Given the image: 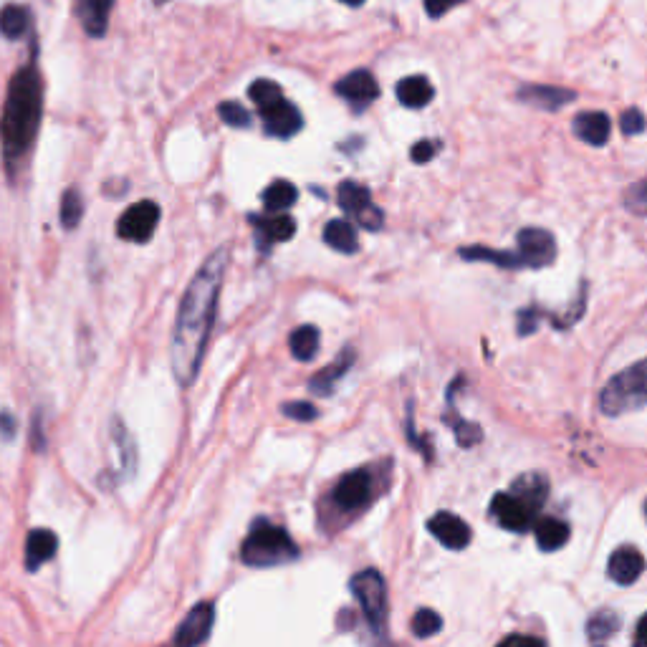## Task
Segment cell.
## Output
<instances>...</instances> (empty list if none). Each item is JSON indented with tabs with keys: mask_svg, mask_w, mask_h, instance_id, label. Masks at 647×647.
<instances>
[{
	"mask_svg": "<svg viewBox=\"0 0 647 647\" xmlns=\"http://www.w3.org/2000/svg\"><path fill=\"white\" fill-rule=\"evenodd\" d=\"M114 443L119 448V458H122V478H129L134 473V466H137V448H134V438L129 435V430L124 428V423L114 420Z\"/></svg>",
	"mask_w": 647,
	"mask_h": 647,
	"instance_id": "cell-30",
	"label": "cell"
},
{
	"mask_svg": "<svg viewBox=\"0 0 647 647\" xmlns=\"http://www.w3.org/2000/svg\"><path fill=\"white\" fill-rule=\"evenodd\" d=\"M339 208L347 215H352L364 230H380L385 225V215L382 210L372 203V193L369 188L359 185L354 180H344L337 190Z\"/></svg>",
	"mask_w": 647,
	"mask_h": 647,
	"instance_id": "cell-6",
	"label": "cell"
},
{
	"mask_svg": "<svg viewBox=\"0 0 647 647\" xmlns=\"http://www.w3.org/2000/svg\"><path fill=\"white\" fill-rule=\"evenodd\" d=\"M438 150H440V142H435V140H420L418 145L412 147L410 157H412V162H418V165H425V162H430L435 155H438Z\"/></svg>",
	"mask_w": 647,
	"mask_h": 647,
	"instance_id": "cell-39",
	"label": "cell"
},
{
	"mask_svg": "<svg viewBox=\"0 0 647 647\" xmlns=\"http://www.w3.org/2000/svg\"><path fill=\"white\" fill-rule=\"evenodd\" d=\"M218 114L228 127H236V129L251 127V112L243 109V104L238 102H223L218 107Z\"/></svg>",
	"mask_w": 647,
	"mask_h": 647,
	"instance_id": "cell-34",
	"label": "cell"
},
{
	"mask_svg": "<svg viewBox=\"0 0 647 647\" xmlns=\"http://www.w3.org/2000/svg\"><path fill=\"white\" fill-rule=\"evenodd\" d=\"M81 215H84V198L76 188L66 190L61 198V225L66 230H74L81 223Z\"/></svg>",
	"mask_w": 647,
	"mask_h": 647,
	"instance_id": "cell-31",
	"label": "cell"
},
{
	"mask_svg": "<svg viewBox=\"0 0 647 647\" xmlns=\"http://www.w3.org/2000/svg\"><path fill=\"white\" fill-rule=\"evenodd\" d=\"M435 89L425 76H407L397 84V99L407 109H423L433 102Z\"/></svg>",
	"mask_w": 647,
	"mask_h": 647,
	"instance_id": "cell-22",
	"label": "cell"
},
{
	"mask_svg": "<svg viewBox=\"0 0 647 647\" xmlns=\"http://www.w3.org/2000/svg\"><path fill=\"white\" fill-rule=\"evenodd\" d=\"M248 220L256 228L258 238L266 243H284L296 236V220L291 215H273V218H261V215H248Z\"/></svg>",
	"mask_w": 647,
	"mask_h": 647,
	"instance_id": "cell-21",
	"label": "cell"
},
{
	"mask_svg": "<svg viewBox=\"0 0 647 647\" xmlns=\"http://www.w3.org/2000/svg\"><path fill=\"white\" fill-rule=\"evenodd\" d=\"M114 0H76V18L91 38H102L109 28Z\"/></svg>",
	"mask_w": 647,
	"mask_h": 647,
	"instance_id": "cell-18",
	"label": "cell"
},
{
	"mask_svg": "<svg viewBox=\"0 0 647 647\" xmlns=\"http://www.w3.org/2000/svg\"><path fill=\"white\" fill-rule=\"evenodd\" d=\"M258 112H261L266 132L271 134V137H279V140H289V137L299 134L301 127H304L301 112L286 97L273 99L271 104L261 107Z\"/></svg>",
	"mask_w": 647,
	"mask_h": 647,
	"instance_id": "cell-10",
	"label": "cell"
},
{
	"mask_svg": "<svg viewBox=\"0 0 647 647\" xmlns=\"http://www.w3.org/2000/svg\"><path fill=\"white\" fill-rule=\"evenodd\" d=\"M43 117V79L36 59L13 74L8 81L6 104L0 117V145L8 177H18L23 160L33 150Z\"/></svg>",
	"mask_w": 647,
	"mask_h": 647,
	"instance_id": "cell-2",
	"label": "cell"
},
{
	"mask_svg": "<svg viewBox=\"0 0 647 647\" xmlns=\"http://www.w3.org/2000/svg\"><path fill=\"white\" fill-rule=\"evenodd\" d=\"M324 241H327L329 248H334V251H339V253H357L359 251L357 228H354L347 218L329 220L327 228H324Z\"/></svg>",
	"mask_w": 647,
	"mask_h": 647,
	"instance_id": "cell-23",
	"label": "cell"
},
{
	"mask_svg": "<svg viewBox=\"0 0 647 647\" xmlns=\"http://www.w3.org/2000/svg\"><path fill=\"white\" fill-rule=\"evenodd\" d=\"M428 531L445 546V549L460 551L466 549L471 544V526L466 521L460 519V516L448 514V511H440L435 514L433 519L428 521Z\"/></svg>",
	"mask_w": 647,
	"mask_h": 647,
	"instance_id": "cell-14",
	"label": "cell"
},
{
	"mask_svg": "<svg viewBox=\"0 0 647 647\" xmlns=\"http://www.w3.org/2000/svg\"><path fill=\"white\" fill-rule=\"evenodd\" d=\"M440 627H443V620H440L438 612L428 610V607L418 610L415 617H412V632H415V637H420V640L438 635Z\"/></svg>",
	"mask_w": 647,
	"mask_h": 647,
	"instance_id": "cell-32",
	"label": "cell"
},
{
	"mask_svg": "<svg viewBox=\"0 0 647 647\" xmlns=\"http://www.w3.org/2000/svg\"><path fill=\"white\" fill-rule=\"evenodd\" d=\"M647 400V362H635L632 367L622 369L602 387L599 392V410L620 418L625 412L642 410Z\"/></svg>",
	"mask_w": 647,
	"mask_h": 647,
	"instance_id": "cell-4",
	"label": "cell"
},
{
	"mask_svg": "<svg viewBox=\"0 0 647 647\" xmlns=\"http://www.w3.org/2000/svg\"><path fill=\"white\" fill-rule=\"evenodd\" d=\"M642 572H645V557L635 546H620V549L612 551L610 567H607L612 582L620 584V587H630L642 577Z\"/></svg>",
	"mask_w": 647,
	"mask_h": 647,
	"instance_id": "cell-15",
	"label": "cell"
},
{
	"mask_svg": "<svg viewBox=\"0 0 647 647\" xmlns=\"http://www.w3.org/2000/svg\"><path fill=\"white\" fill-rule=\"evenodd\" d=\"M511 491H514L516 496L526 498L529 503H534L536 508H541V503L549 496V483H546V478L541 476V473H526V476L516 478Z\"/></svg>",
	"mask_w": 647,
	"mask_h": 647,
	"instance_id": "cell-28",
	"label": "cell"
},
{
	"mask_svg": "<svg viewBox=\"0 0 647 647\" xmlns=\"http://www.w3.org/2000/svg\"><path fill=\"white\" fill-rule=\"evenodd\" d=\"M157 3H162V0H157Z\"/></svg>",
	"mask_w": 647,
	"mask_h": 647,
	"instance_id": "cell-44",
	"label": "cell"
},
{
	"mask_svg": "<svg viewBox=\"0 0 647 647\" xmlns=\"http://www.w3.org/2000/svg\"><path fill=\"white\" fill-rule=\"evenodd\" d=\"M334 91H337L342 99H347V102L352 104L357 112L367 109L369 104L380 97V86H377V79L369 74L367 69H357V71H352V74L344 76V79H339L337 86H334Z\"/></svg>",
	"mask_w": 647,
	"mask_h": 647,
	"instance_id": "cell-13",
	"label": "cell"
},
{
	"mask_svg": "<svg viewBox=\"0 0 647 647\" xmlns=\"http://www.w3.org/2000/svg\"><path fill=\"white\" fill-rule=\"evenodd\" d=\"M458 3H463V0H425V11H428L430 18H440L445 16L450 8L458 6Z\"/></svg>",
	"mask_w": 647,
	"mask_h": 647,
	"instance_id": "cell-41",
	"label": "cell"
},
{
	"mask_svg": "<svg viewBox=\"0 0 647 647\" xmlns=\"http://www.w3.org/2000/svg\"><path fill=\"white\" fill-rule=\"evenodd\" d=\"M248 94H251V99L256 102V107H266V104H271L273 99L284 97V91H281V86L276 84V81L271 79H258L253 81L251 89H248Z\"/></svg>",
	"mask_w": 647,
	"mask_h": 647,
	"instance_id": "cell-33",
	"label": "cell"
},
{
	"mask_svg": "<svg viewBox=\"0 0 647 647\" xmlns=\"http://www.w3.org/2000/svg\"><path fill=\"white\" fill-rule=\"evenodd\" d=\"M531 529L541 551H557L569 541V524H564L562 519H539Z\"/></svg>",
	"mask_w": 647,
	"mask_h": 647,
	"instance_id": "cell-24",
	"label": "cell"
},
{
	"mask_svg": "<svg viewBox=\"0 0 647 647\" xmlns=\"http://www.w3.org/2000/svg\"><path fill=\"white\" fill-rule=\"evenodd\" d=\"M491 514L503 529L514 531V534H526L534 526L539 508L534 503H529L526 498L516 496L514 491L498 493L491 503Z\"/></svg>",
	"mask_w": 647,
	"mask_h": 647,
	"instance_id": "cell-7",
	"label": "cell"
},
{
	"mask_svg": "<svg viewBox=\"0 0 647 647\" xmlns=\"http://www.w3.org/2000/svg\"><path fill=\"white\" fill-rule=\"evenodd\" d=\"M160 223V205L155 200H142L122 213L117 220V236L132 243H147Z\"/></svg>",
	"mask_w": 647,
	"mask_h": 647,
	"instance_id": "cell-8",
	"label": "cell"
},
{
	"mask_svg": "<svg viewBox=\"0 0 647 647\" xmlns=\"http://www.w3.org/2000/svg\"><path fill=\"white\" fill-rule=\"evenodd\" d=\"M519 243V258L524 268H544L557 258V243L549 230L541 228H524L516 236Z\"/></svg>",
	"mask_w": 647,
	"mask_h": 647,
	"instance_id": "cell-9",
	"label": "cell"
},
{
	"mask_svg": "<svg viewBox=\"0 0 647 647\" xmlns=\"http://www.w3.org/2000/svg\"><path fill=\"white\" fill-rule=\"evenodd\" d=\"M645 180L635 182V188H632V195H627V205L635 210L637 215H645Z\"/></svg>",
	"mask_w": 647,
	"mask_h": 647,
	"instance_id": "cell-40",
	"label": "cell"
},
{
	"mask_svg": "<svg viewBox=\"0 0 647 647\" xmlns=\"http://www.w3.org/2000/svg\"><path fill=\"white\" fill-rule=\"evenodd\" d=\"M59 551V536L51 529H33L26 536V569L38 572L46 562L56 557Z\"/></svg>",
	"mask_w": 647,
	"mask_h": 647,
	"instance_id": "cell-16",
	"label": "cell"
},
{
	"mask_svg": "<svg viewBox=\"0 0 647 647\" xmlns=\"http://www.w3.org/2000/svg\"><path fill=\"white\" fill-rule=\"evenodd\" d=\"M299 557V546L289 536V531L268 521H258L241 546V559L253 569L281 567Z\"/></svg>",
	"mask_w": 647,
	"mask_h": 647,
	"instance_id": "cell-3",
	"label": "cell"
},
{
	"mask_svg": "<svg viewBox=\"0 0 647 647\" xmlns=\"http://www.w3.org/2000/svg\"><path fill=\"white\" fill-rule=\"evenodd\" d=\"M31 23V11L23 6H6L0 11V33H3V38L18 41V38H23L31 31Z\"/></svg>",
	"mask_w": 647,
	"mask_h": 647,
	"instance_id": "cell-25",
	"label": "cell"
},
{
	"mask_svg": "<svg viewBox=\"0 0 647 647\" xmlns=\"http://www.w3.org/2000/svg\"><path fill=\"white\" fill-rule=\"evenodd\" d=\"M296 198H299V190L289 180H273L263 193V208L268 213H284L296 203Z\"/></svg>",
	"mask_w": 647,
	"mask_h": 647,
	"instance_id": "cell-26",
	"label": "cell"
},
{
	"mask_svg": "<svg viewBox=\"0 0 647 647\" xmlns=\"http://www.w3.org/2000/svg\"><path fill=\"white\" fill-rule=\"evenodd\" d=\"M372 486H375L372 483V473L364 471V468H357V471L347 473L337 483L332 498L342 511H357V508L367 506V501L372 498Z\"/></svg>",
	"mask_w": 647,
	"mask_h": 647,
	"instance_id": "cell-12",
	"label": "cell"
},
{
	"mask_svg": "<svg viewBox=\"0 0 647 647\" xmlns=\"http://www.w3.org/2000/svg\"><path fill=\"white\" fill-rule=\"evenodd\" d=\"M213 622H215V610L210 602H200L195 605L193 610L188 612V617L180 622V627L172 635V645L180 647H193V645H203L205 640L213 632Z\"/></svg>",
	"mask_w": 647,
	"mask_h": 647,
	"instance_id": "cell-11",
	"label": "cell"
},
{
	"mask_svg": "<svg viewBox=\"0 0 647 647\" xmlns=\"http://www.w3.org/2000/svg\"><path fill=\"white\" fill-rule=\"evenodd\" d=\"M281 412L296 423H311V420L319 418V410L311 402H286V405H281Z\"/></svg>",
	"mask_w": 647,
	"mask_h": 647,
	"instance_id": "cell-36",
	"label": "cell"
},
{
	"mask_svg": "<svg viewBox=\"0 0 647 647\" xmlns=\"http://www.w3.org/2000/svg\"><path fill=\"white\" fill-rule=\"evenodd\" d=\"M289 347L294 359H299V362H311V359L316 357V352H319V329L304 324V327H299L291 334Z\"/></svg>",
	"mask_w": 647,
	"mask_h": 647,
	"instance_id": "cell-27",
	"label": "cell"
},
{
	"mask_svg": "<svg viewBox=\"0 0 647 647\" xmlns=\"http://www.w3.org/2000/svg\"><path fill=\"white\" fill-rule=\"evenodd\" d=\"M620 127L627 137H635V134H642V129H645V117H642L640 109H627L620 119Z\"/></svg>",
	"mask_w": 647,
	"mask_h": 647,
	"instance_id": "cell-38",
	"label": "cell"
},
{
	"mask_svg": "<svg viewBox=\"0 0 647 647\" xmlns=\"http://www.w3.org/2000/svg\"><path fill=\"white\" fill-rule=\"evenodd\" d=\"M405 430H407V440H410L412 445H415V448L420 450V453L425 455V458L428 460H433V445H425V443H430V438H420L418 433H415V423H412V405L407 407V423H405Z\"/></svg>",
	"mask_w": 647,
	"mask_h": 647,
	"instance_id": "cell-37",
	"label": "cell"
},
{
	"mask_svg": "<svg viewBox=\"0 0 647 647\" xmlns=\"http://www.w3.org/2000/svg\"><path fill=\"white\" fill-rule=\"evenodd\" d=\"M511 642H521V645H544V640L531 635H508L506 640H501V645H511Z\"/></svg>",
	"mask_w": 647,
	"mask_h": 647,
	"instance_id": "cell-42",
	"label": "cell"
},
{
	"mask_svg": "<svg viewBox=\"0 0 647 647\" xmlns=\"http://www.w3.org/2000/svg\"><path fill=\"white\" fill-rule=\"evenodd\" d=\"M622 627L620 615L615 610H599L587 620V635L592 642H605Z\"/></svg>",
	"mask_w": 647,
	"mask_h": 647,
	"instance_id": "cell-29",
	"label": "cell"
},
{
	"mask_svg": "<svg viewBox=\"0 0 647 647\" xmlns=\"http://www.w3.org/2000/svg\"><path fill=\"white\" fill-rule=\"evenodd\" d=\"M450 423H453L455 438H458L460 448H473V445L483 438L481 428H478L476 423H466V420H460V418H453Z\"/></svg>",
	"mask_w": 647,
	"mask_h": 647,
	"instance_id": "cell-35",
	"label": "cell"
},
{
	"mask_svg": "<svg viewBox=\"0 0 647 647\" xmlns=\"http://www.w3.org/2000/svg\"><path fill=\"white\" fill-rule=\"evenodd\" d=\"M349 587H352L354 599H357L359 607H362V615L364 620L369 622V627L375 632H382L387 620V587L385 579L380 577V572L364 569V572L354 574Z\"/></svg>",
	"mask_w": 647,
	"mask_h": 647,
	"instance_id": "cell-5",
	"label": "cell"
},
{
	"mask_svg": "<svg viewBox=\"0 0 647 647\" xmlns=\"http://www.w3.org/2000/svg\"><path fill=\"white\" fill-rule=\"evenodd\" d=\"M354 357H357V354H354V349H349V347L344 349V352L339 354V357L334 359L329 367H324L321 372H316V375L311 377L309 390L314 392V395H332L334 387H337V382L347 375L349 369H352Z\"/></svg>",
	"mask_w": 647,
	"mask_h": 647,
	"instance_id": "cell-20",
	"label": "cell"
},
{
	"mask_svg": "<svg viewBox=\"0 0 647 647\" xmlns=\"http://www.w3.org/2000/svg\"><path fill=\"white\" fill-rule=\"evenodd\" d=\"M342 3H347V6H352V8H359L364 0H342Z\"/></svg>",
	"mask_w": 647,
	"mask_h": 647,
	"instance_id": "cell-43",
	"label": "cell"
},
{
	"mask_svg": "<svg viewBox=\"0 0 647 647\" xmlns=\"http://www.w3.org/2000/svg\"><path fill=\"white\" fill-rule=\"evenodd\" d=\"M521 102L531 104V107L546 109V112H557L564 104L574 102L577 94L569 89H559V86H541V84H529L519 89Z\"/></svg>",
	"mask_w": 647,
	"mask_h": 647,
	"instance_id": "cell-17",
	"label": "cell"
},
{
	"mask_svg": "<svg viewBox=\"0 0 647 647\" xmlns=\"http://www.w3.org/2000/svg\"><path fill=\"white\" fill-rule=\"evenodd\" d=\"M228 261V248H218V251L200 266V271L195 273L193 281L188 284V291L182 294L170 347L172 375H175L180 387H190L198 380L200 364H203L210 332H213L215 311H218V296L220 289H223Z\"/></svg>",
	"mask_w": 647,
	"mask_h": 647,
	"instance_id": "cell-1",
	"label": "cell"
},
{
	"mask_svg": "<svg viewBox=\"0 0 647 647\" xmlns=\"http://www.w3.org/2000/svg\"><path fill=\"white\" fill-rule=\"evenodd\" d=\"M574 134L592 147H605L610 140L612 122L605 112H582L574 117Z\"/></svg>",
	"mask_w": 647,
	"mask_h": 647,
	"instance_id": "cell-19",
	"label": "cell"
}]
</instances>
